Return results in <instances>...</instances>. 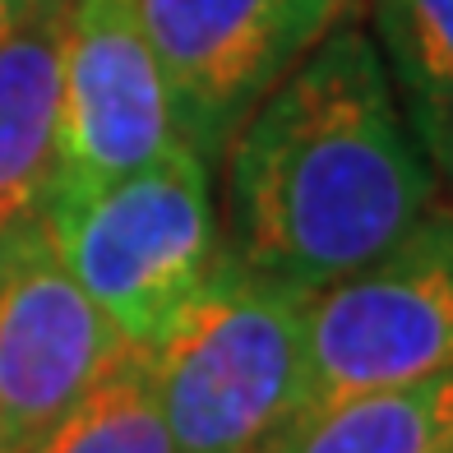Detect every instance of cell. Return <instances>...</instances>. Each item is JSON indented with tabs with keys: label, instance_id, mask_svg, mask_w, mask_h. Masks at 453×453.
<instances>
[{
	"label": "cell",
	"instance_id": "1",
	"mask_svg": "<svg viewBox=\"0 0 453 453\" xmlns=\"http://www.w3.org/2000/svg\"><path fill=\"white\" fill-rule=\"evenodd\" d=\"M222 157L226 255L305 292L365 269L440 199L375 37L347 19L245 116Z\"/></svg>",
	"mask_w": 453,
	"mask_h": 453
},
{
	"label": "cell",
	"instance_id": "2",
	"mask_svg": "<svg viewBox=\"0 0 453 453\" xmlns=\"http://www.w3.org/2000/svg\"><path fill=\"white\" fill-rule=\"evenodd\" d=\"M311 296L222 255L143 347L176 453H278L311 417Z\"/></svg>",
	"mask_w": 453,
	"mask_h": 453
},
{
	"label": "cell",
	"instance_id": "3",
	"mask_svg": "<svg viewBox=\"0 0 453 453\" xmlns=\"http://www.w3.org/2000/svg\"><path fill=\"white\" fill-rule=\"evenodd\" d=\"M65 269L120 338L149 347L222 264L213 167L176 143L88 199L42 209Z\"/></svg>",
	"mask_w": 453,
	"mask_h": 453
},
{
	"label": "cell",
	"instance_id": "4",
	"mask_svg": "<svg viewBox=\"0 0 453 453\" xmlns=\"http://www.w3.org/2000/svg\"><path fill=\"white\" fill-rule=\"evenodd\" d=\"M453 365V203L311 296V411Z\"/></svg>",
	"mask_w": 453,
	"mask_h": 453
},
{
	"label": "cell",
	"instance_id": "5",
	"mask_svg": "<svg viewBox=\"0 0 453 453\" xmlns=\"http://www.w3.org/2000/svg\"><path fill=\"white\" fill-rule=\"evenodd\" d=\"M180 143L209 162L357 0H134Z\"/></svg>",
	"mask_w": 453,
	"mask_h": 453
},
{
	"label": "cell",
	"instance_id": "6",
	"mask_svg": "<svg viewBox=\"0 0 453 453\" xmlns=\"http://www.w3.org/2000/svg\"><path fill=\"white\" fill-rule=\"evenodd\" d=\"M176 120L134 0H70L60 42L56 180L47 209L88 199L176 149Z\"/></svg>",
	"mask_w": 453,
	"mask_h": 453
},
{
	"label": "cell",
	"instance_id": "7",
	"mask_svg": "<svg viewBox=\"0 0 453 453\" xmlns=\"http://www.w3.org/2000/svg\"><path fill=\"white\" fill-rule=\"evenodd\" d=\"M126 347L42 218L0 236V430L14 453L42 440Z\"/></svg>",
	"mask_w": 453,
	"mask_h": 453
},
{
	"label": "cell",
	"instance_id": "8",
	"mask_svg": "<svg viewBox=\"0 0 453 453\" xmlns=\"http://www.w3.org/2000/svg\"><path fill=\"white\" fill-rule=\"evenodd\" d=\"M65 14L70 0H51L0 42V236L42 218L56 180Z\"/></svg>",
	"mask_w": 453,
	"mask_h": 453
},
{
	"label": "cell",
	"instance_id": "9",
	"mask_svg": "<svg viewBox=\"0 0 453 453\" xmlns=\"http://www.w3.org/2000/svg\"><path fill=\"white\" fill-rule=\"evenodd\" d=\"M453 365L311 411L278 453H449Z\"/></svg>",
	"mask_w": 453,
	"mask_h": 453
},
{
	"label": "cell",
	"instance_id": "10",
	"mask_svg": "<svg viewBox=\"0 0 453 453\" xmlns=\"http://www.w3.org/2000/svg\"><path fill=\"white\" fill-rule=\"evenodd\" d=\"M24 453H176L143 347H126Z\"/></svg>",
	"mask_w": 453,
	"mask_h": 453
},
{
	"label": "cell",
	"instance_id": "11",
	"mask_svg": "<svg viewBox=\"0 0 453 453\" xmlns=\"http://www.w3.org/2000/svg\"><path fill=\"white\" fill-rule=\"evenodd\" d=\"M375 47L411 134L453 107V0H370Z\"/></svg>",
	"mask_w": 453,
	"mask_h": 453
},
{
	"label": "cell",
	"instance_id": "12",
	"mask_svg": "<svg viewBox=\"0 0 453 453\" xmlns=\"http://www.w3.org/2000/svg\"><path fill=\"white\" fill-rule=\"evenodd\" d=\"M421 149L430 157V167H435V180H444L449 195H453V107L421 134Z\"/></svg>",
	"mask_w": 453,
	"mask_h": 453
},
{
	"label": "cell",
	"instance_id": "13",
	"mask_svg": "<svg viewBox=\"0 0 453 453\" xmlns=\"http://www.w3.org/2000/svg\"><path fill=\"white\" fill-rule=\"evenodd\" d=\"M42 5H51V0H0V42H5L19 24H28Z\"/></svg>",
	"mask_w": 453,
	"mask_h": 453
},
{
	"label": "cell",
	"instance_id": "14",
	"mask_svg": "<svg viewBox=\"0 0 453 453\" xmlns=\"http://www.w3.org/2000/svg\"><path fill=\"white\" fill-rule=\"evenodd\" d=\"M0 453H14V449H10V440H5V430H0Z\"/></svg>",
	"mask_w": 453,
	"mask_h": 453
},
{
	"label": "cell",
	"instance_id": "15",
	"mask_svg": "<svg viewBox=\"0 0 453 453\" xmlns=\"http://www.w3.org/2000/svg\"><path fill=\"white\" fill-rule=\"evenodd\" d=\"M449 453H453V449H449Z\"/></svg>",
	"mask_w": 453,
	"mask_h": 453
}]
</instances>
